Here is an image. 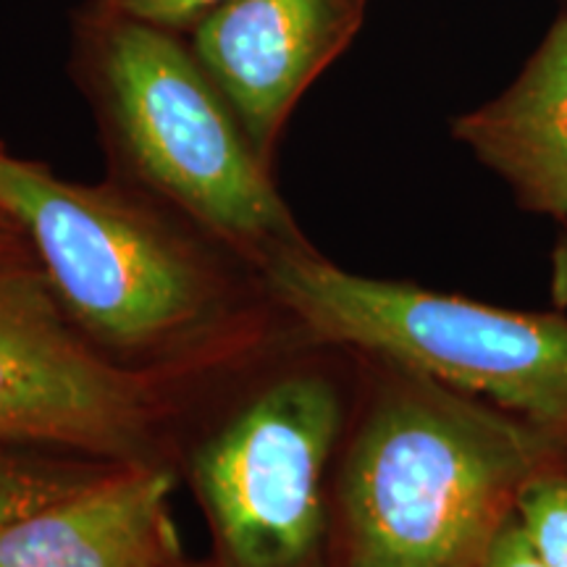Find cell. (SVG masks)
Instances as JSON below:
<instances>
[{
    "mask_svg": "<svg viewBox=\"0 0 567 567\" xmlns=\"http://www.w3.org/2000/svg\"><path fill=\"white\" fill-rule=\"evenodd\" d=\"M452 134L513 189L523 210L567 221V13L517 80L457 116Z\"/></svg>",
    "mask_w": 567,
    "mask_h": 567,
    "instance_id": "cell-9",
    "label": "cell"
},
{
    "mask_svg": "<svg viewBox=\"0 0 567 567\" xmlns=\"http://www.w3.org/2000/svg\"><path fill=\"white\" fill-rule=\"evenodd\" d=\"M74 53L113 142L147 187L231 243L268 252L305 245L266 158L189 42L90 0L76 13Z\"/></svg>",
    "mask_w": 567,
    "mask_h": 567,
    "instance_id": "cell-2",
    "label": "cell"
},
{
    "mask_svg": "<svg viewBox=\"0 0 567 567\" xmlns=\"http://www.w3.org/2000/svg\"><path fill=\"white\" fill-rule=\"evenodd\" d=\"M87 481L92 478L0 442V528L45 507L48 502L61 499Z\"/></svg>",
    "mask_w": 567,
    "mask_h": 567,
    "instance_id": "cell-10",
    "label": "cell"
},
{
    "mask_svg": "<svg viewBox=\"0 0 567 567\" xmlns=\"http://www.w3.org/2000/svg\"><path fill=\"white\" fill-rule=\"evenodd\" d=\"M95 3L118 17L182 34L193 30L197 21L208 17L224 0H95Z\"/></svg>",
    "mask_w": 567,
    "mask_h": 567,
    "instance_id": "cell-12",
    "label": "cell"
},
{
    "mask_svg": "<svg viewBox=\"0 0 567 567\" xmlns=\"http://www.w3.org/2000/svg\"><path fill=\"white\" fill-rule=\"evenodd\" d=\"M266 281L321 342L423 373L520 415L567 452V318L350 274L308 245L266 252Z\"/></svg>",
    "mask_w": 567,
    "mask_h": 567,
    "instance_id": "cell-3",
    "label": "cell"
},
{
    "mask_svg": "<svg viewBox=\"0 0 567 567\" xmlns=\"http://www.w3.org/2000/svg\"><path fill=\"white\" fill-rule=\"evenodd\" d=\"M481 567H549L544 557L528 542L526 530H523L517 515L509 517L499 534L494 536L492 547H488Z\"/></svg>",
    "mask_w": 567,
    "mask_h": 567,
    "instance_id": "cell-13",
    "label": "cell"
},
{
    "mask_svg": "<svg viewBox=\"0 0 567 567\" xmlns=\"http://www.w3.org/2000/svg\"><path fill=\"white\" fill-rule=\"evenodd\" d=\"M0 210L32 239L71 313L105 342L153 344L203 313L195 255L118 189L63 182L0 151Z\"/></svg>",
    "mask_w": 567,
    "mask_h": 567,
    "instance_id": "cell-4",
    "label": "cell"
},
{
    "mask_svg": "<svg viewBox=\"0 0 567 567\" xmlns=\"http://www.w3.org/2000/svg\"><path fill=\"white\" fill-rule=\"evenodd\" d=\"M528 542L549 567H567V463L544 467L515 509Z\"/></svg>",
    "mask_w": 567,
    "mask_h": 567,
    "instance_id": "cell-11",
    "label": "cell"
},
{
    "mask_svg": "<svg viewBox=\"0 0 567 567\" xmlns=\"http://www.w3.org/2000/svg\"><path fill=\"white\" fill-rule=\"evenodd\" d=\"M9 247H0V442L130 455L151 425L145 386L76 339Z\"/></svg>",
    "mask_w": 567,
    "mask_h": 567,
    "instance_id": "cell-6",
    "label": "cell"
},
{
    "mask_svg": "<svg viewBox=\"0 0 567 567\" xmlns=\"http://www.w3.org/2000/svg\"><path fill=\"white\" fill-rule=\"evenodd\" d=\"M384 365L339 476L344 567H481L528 481L567 452L494 402Z\"/></svg>",
    "mask_w": 567,
    "mask_h": 567,
    "instance_id": "cell-1",
    "label": "cell"
},
{
    "mask_svg": "<svg viewBox=\"0 0 567 567\" xmlns=\"http://www.w3.org/2000/svg\"><path fill=\"white\" fill-rule=\"evenodd\" d=\"M565 6H567V0H565Z\"/></svg>",
    "mask_w": 567,
    "mask_h": 567,
    "instance_id": "cell-17",
    "label": "cell"
},
{
    "mask_svg": "<svg viewBox=\"0 0 567 567\" xmlns=\"http://www.w3.org/2000/svg\"><path fill=\"white\" fill-rule=\"evenodd\" d=\"M368 0H224L189 30L195 59L268 155L295 103L363 27Z\"/></svg>",
    "mask_w": 567,
    "mask_h": 567,
    "instance_id": "cell-7",
    "label": "cell"
},
{
    "mask_svg": "<svg viewBox=\"0 0 567 567\" xmlns=\"http://www.w3.org/2000/svg\"><path fill=\"white\" fill-rule=\"evenodd\" d=\"M145 567H184V565L179 563V557H176V551H168V555H166V557L155 559V563H151V565H145Z\"/></svg>",
    "mask_w": 567,
    "mask_h": 567,
    "instance_id": "cell-16",
    "label": "cell"
},
{
    "mask_svg": "<svg viewBox=\"0 0 567 567\" xmlns=\"http://www.w3.org/2000/svg\"><path fill=\"white\" fill-rule=\"evenodd\" d=\"M0 213H3V210H0Z\"/></svg>",
    "mask_w": 567,
    "mask_h": 567,
    "instance_id": "cell-18",
    "label": "cell"
},
{
    "mask_svg": "<svg viewBox=\"0 0 567 567\" xmlns=\"http://www.w3.org/2000/svg\"><path fill=\"white\" fill-rule=\"evenodd\" d=\"M339 429L337 389L321 375H292L203 446L195 478L234 565L302 567L313 557Z\"/></svg>",
    "mask_w": 567,
    "mask_h": 567,
    "instance_id": "cell-5",
    "label": "cell"
},
{
    "mask_svg": "<svg viewBox=\"0 0 567 567\" xmlns=\"http://www.w3.org/2000/svg\"><path fill=\"white\" fill-rule=\"evenodd\" d=\"M172 476H95L0 528V567H145L176 551L166 520Z\"/></svg>",
    "mask_w": 567,
    "mask_h": 567,
    "instance_id": "cell-8",
    "label": "cell"
},
{
    "mask_svg": "<svg viewBox=\"0 0 567 567\" xmlns=\"http://www.w3.org/2000/svg\"><path fill=\"white\" fill-rule=\"evenodd\" d=\"M549 295L557 310H567V231L557 239L555 250H551Z\"/></svg>",
    "mask_w": 567,
    "mask_h": 567,
    "instance_id": "cell-14",
    "label": "cell"
},
{
    "mask_svg": "<svg viewBox=\"0 0 567 567\" xmlns=\"http://www.w3.org/2000/svg\"><path fill=\"white\" fill-rule=\"evenodd\" d=\"M13 231H19V226L13 224L11 218L6 216V213H0V247H3V245H11Z\"/></svg>",
    "mask_w": 567,
    "mask_h": 567,
    "instance_id": "cell-15",
    "label": "cell"
}]
</instances>
